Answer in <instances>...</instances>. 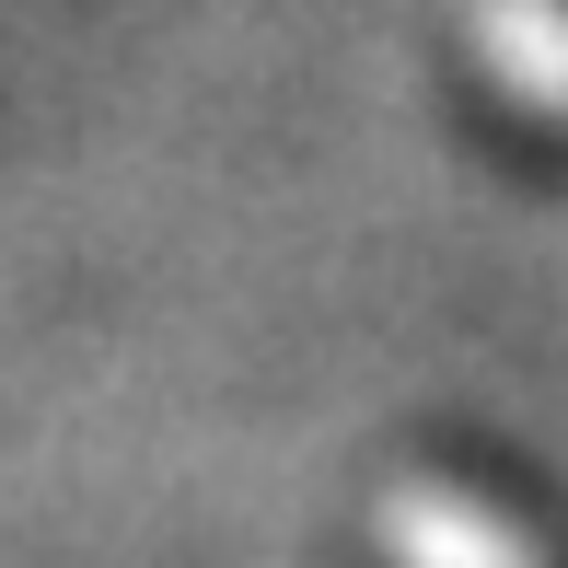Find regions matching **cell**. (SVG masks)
Masks as SVG:
<instances>
[{
  "mask_svg": "<svg viewBox=\"0 0 568 568\" xmlns=\"http://www.w3.org/2000/svg\"><path fill=\"white\" fill-rule=\"evenodd\" d=\"M383 568H568V534L487 453H418L372 499Z\"/></svg>",
  "mask_w": 568,
  "mask_h": 568,
  "instance_id": "obj_1",
  "label": "cell"
}]
</instances>
